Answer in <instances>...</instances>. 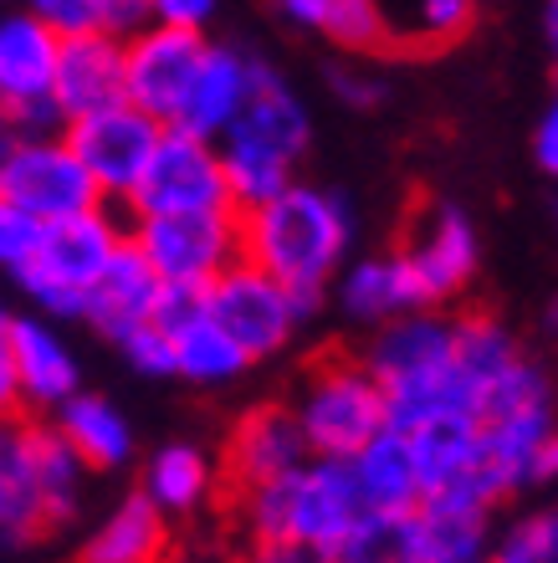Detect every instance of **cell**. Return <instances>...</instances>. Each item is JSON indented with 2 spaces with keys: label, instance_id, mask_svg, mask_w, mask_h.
Here are the masks:
<instances>
[{
  "label": "cell",
  "instance_id": "1",
  "mask_svg": "<svg viewBox=\"0 0 558 563\" xmlns=\"http://www.w3.org/2000/svg\"><path fill=\"white\" fill-rule=\"evenodd\" d=\"M471 420H477V461L456 497L497 507L502 497L544 487L554 476V385L533 358H523L492 389H482L471 405Z\"/></svg>",
  "mask_w": 558,
  "mask_h": 563
},
{
  "label": "cell",
  "instance_id": "2",
  "mask_svg": "<svg viewBox=\"0 0 558 563\" xmlns=\"http://www.w3.org/2000/svg\"><path fill=\"white\" fill-rule=\"evenodd\" d=\"M236 221H241V262L313 297H324V287L353 246L349 200L318 190V185H297V179L262 206L241 210Z\"/></svg>",
  "mask_w": 558,
  "mask_h": 563
},
{
  "label": "cell",
  "instance_id": "3",
  "mask_svg": "<svg viewBox=\"0 0 558 563\" xmlns=\"http://www.w3.org/2000/svg\"><path fill=\"white\" fill-rule=\"evenodd\" d=\"M359 518L364 503L349 461L308 456L297 472L241 492V528L251 543H297L313 553H333Z\"/></svg>",
  "mask_w": 558,
  "mask_h": 563
},
{
  "label": "cell",
  "instance_id": "4",
  "mask_svg": "<svg viewBox=\"0 0 558 563\" xmlns=\"http://www.w3.org/2000/svg\"><path fill=\"white\" fill-rule=\"evenodd\" d=\"M364 369L384 389L390 430H411L441 410H467L451 358V318L430 308L390 318L369 343Z\"/></svg>",
  "mask_w": 558,
  "mask_h": 563
},
{
  "label": "cell",
  "instance_id": "5",
  "mask_svg": "<svg viewBox=\"0 0 558 563\" xmlns=\"http://www.w3.org/2000/svg\"><path fill=\"white\" fill-rule=\"evenodd\" d=\"M129 231V216L118 206H92L83 216L42 225L36 252L26 256V267L15 272L21 292L46 312V318H83V297H88L92 277L103 272L113 246Z\"/></svg>",
  "mask_w": 558,
  "mask_h": 563
},
{
  "label": "cell",
  "instance_id": "6",
  "mask_svg": "<svg viewBox=\"0 0 558 563\" xmlns=\"http://www.w3.org/2000/svg\"><path fill=\"white\" fill-rule=\"evenodd\" d=\"M287 410L297 416L308 456H328V461H349L359 445H369L390 426L384 389L374 385L364 358H349V354L318 358L303 374V385H297V405H287Z\"/></svg>",
  "mask_w": 558,
  "mask_h": 563
},
{
  "label": "cell",
  "instance_id": "7",
  "mask_svg": "<svg viewBox=\"0 0 558 563\" xmlns=\"http://www.w3.org/2000/svg\"><path fill=\"white\" fill-rule=\"evenodd\" d=\"M313 312H318V297L282 287L251 262H231L216 282H206V318L221 323V333L251 364L282 354Z\"/></svg>",
  "mask_w": 558,
  "mask_h": 563
},
{
  "label": "cell",
  "instance_id": "8",
  "mask_svg": "<svg viewBox=\"0 0 558 563\" xmlns=\"http://www.w3.org/2000/svg\"><path fill=\"white\" fill-rule=\"evenodd\" d=\"M129 241L164 287H206L231 262H241V221H236V210L133 216Z\"/></svg>",
  "mask_w": 558,
  "mask_h": 563
},
{
  "label": "cell",
  "instance_id": "9",
  "mask_svg": "<svg viewBox=\"0 0 558 563\" xmlns=\"http://www.w3.org/2000/svg\"><path fill=\"white\" fill-rule=\"evenodd\" d=\"M123 216H190V210H231V190L221 175V154L206 139L164 129L144 175L123 200Z\"/></svg>",
  "mask_w": 558,
  "mask_h": 563
},
{
  "label": "cell",
  "instance_id": "10",
  "mask_svg": "<svg viewBox=\"0 0 558 563\" xmlns=\"http://www.w3.org/2000/svg\"><path fill=\"white\" fill-rule=\"evenodd\" d=\"M0 200H11L15 210H26L31 221H67L83 210L103 206L98 185L88 169L77 164L67 139H11L6 159H0Z\"/></svg>",
  "mask_w": 558,
  "mask_h": 563
},
{
  "label": "cell",
  "instance_id": "11",
  "mask_svg": "<svg viewBox=\"0 0 558 563\" xmlns=\"http://www.w3.org/2000/svg\"><path fill=\"white\" fill-rule=\"evenodd\" d=\"M160 134H164V123L144 119V113L129 103H113V108H103V113L73 119L62 129L67 148L77 154V164L88 169V179L98 185V195H103V206H123V200H129V190L139 185V175H144L149 154L160 144Z\"/></svg>",
  "mask_w": 558,
  "mask_h": 563
},
{
  "label": "cell",
  "instance_id": "12",
  "mask_svg": "<svg viewBox=\"0 0 558 563\" xmlns=\"http://www.w3.org/2000/svg\"><path fill=\"white\" fill-rule=\"evenodd\" d=\"M200 57H206V36L200 31L149 21L139 36L123 42V103L169 129Z\"/></svg>",
  "mask_w": 558,
  "mask_h": 563
},
{
  "label": "cell",
  "instance_id": "13",
  "mask_svg": "<svg viewBox=\"0 0 558 563\" xmlns=\"http://www.w3.org/2000/svg\"><path fill=\"white\" fill-rule=\"evenodd\" d=\"M400 256L411 262L415 282L426 287L430 308L446 297L467 292V282L477 277V225L461 206H426L415 216L411 236L400 246Z\"/></svg>",
  "mask_w": 558,
  "mask_h": 563
},
{
  "label": "cell",
  "instance_id": "14",
  "mask_svg": "<svg viewBox=\"0 0 558 563\" xmlns=\"http://www.w3.org/2000/svg\"><path fill=\"white\" fill-rule=\"evenodd\" d=\"M251 88H256V57L236 52V46L206 42V57H200V67H195L190 88H185V98H179L169 129L216 144V139L236 123V113L247 108Z\"/></svg>",
  "mask_w": 558,
  "mask_h": 563
},
{
  "label": "cell",
  "instance_id": "15",
  "mask_svg": "<svg viewBox=\"0 0 558 563\" xmlns=\"http://www.w3.org/2000/svg\"><path fill=\"white\" fill-rule=\"evenodd\" d=\"M52 103L67 123L123 103V42L103 31L62 36L57 67H52Z\"/></svg>",
  "mask_w": 558,
  "mask_h": 563
},
{
  "label": "cell",
  "instance_id": "16",
  "mask_svg": "<svg viewBox=\"0 0 558 563\" xmlns=\"http://www.w3.org/2000/svg\"><path fill=\"white\" fill-rule=\"evenodd\" d=\"M308 461V441L297 430V416L287 405H256L236 420L231 445H226V472L241 492L277 482V476L297 472Z\"/></svg>",
  "mask_w": 558,
  "mask_h": 563
},
{
  "label": "cell",
  "instance_id": "17",
  "mask_svg": "<svg viewBox=\"0 0 558 563\" xmlns=\"http://www.w3.org/2000/svg\"><path fill=\"white\" fill-rule=\"evenodd\" d=\"M0 339L21 385V405L57 410L67 395H77V354L46 318H6Z\"/></svg>",
  "mask_w": 558,
  "mask_h": 563
},
{
  "label": "cell",
  "instance_id": "18",
  "mask_svg": "<svg viewBox=\"0 0 558 563\" xmlns=\"http://www.w3.org/2000/svg\"><path fill=\"white\" fill-rule=\"evenodd\" d=\"M308 108L297 103V92L287 88L277 77V67H266L256 57V88H251L247 108L236 113V123L226 129L216 144H247V148H262L272 159L293 164L303 148H308Z\"/></svg>",
  "mask_w": 558,
  "mask_h": 563
},
{
  "label": "cell",
  "instance_id": "19",
  "mask_svg": "<svg viewBox=\"0 0 558 563\" xmlns=\"http://www.w3.org/2000/svg\"><path fill=\"white\" fill-rule=\"evenodd\" d=\"M160 302V277L149 272V262L133 252L129 231L103 262V272L92 277L88 297H83V323H92L103 339H129L139 323H149V312Z\"/></svg>",
  "mask_w": 558,
  "mask_h": 563
},
{
  "label": "cell",
  "instance_id": "20",
  "mask_svg": "<svg viewBox=\"0 0 558 563\" xmlns=\"http://www.w3.org/2000/svg\"><path fill=\"white\" fill-rule=\"evenodd\" d=\"M411 528L420 563H486V549H492V507L456 492L420 497Z\"/></svg>",
  "mask_w": 558,
  "mask_h": 563
},
{
  "label": "cell",
  "instance_id": "21",
  "mask_svg": "<svg viewBox=\"0 0 558 563\" xmlns=\"http://www.w3.org/2000/svg\"><path fill=\"white\" fill-rule=\"evenodd\" d=\"M400 435L411 445L420 497L456 492L467 482L471 461H477V420H471V410H441V416L420 420V426L400 430Z\"/></svg>",
  "mask_w": 558,
  "mask_h": 563
},
{
  "label": "cell",
  "instance_id": "22",
  "mask_svg": "<svg viewBox=\"0 0 558 563\" xmlns=\"http://www.w3.org/2000/svg\"><path fill=\"white\" fill-rule=\"evenodd\" d=\"M57 42L31 11H15L0 21V113L15 103L52 98V67H57Z\"/></svg>",
  "mask_w": 558,
  "mask_h": 563
},
{
  "label": "cell",
  "instance_id": "23",
  "mask_svg": "<svg viewBox=\"0 0 558 563\" xmlns=\"http://www.w3.org/2000/svg\"><path fill=\"white\" fill-rule=\"evenodd\" d=\"M52 430L73 445V456L88 466V472H113L133 456V430L129 420L118 416V405H108L103 395H67V400L52 410Z\"/></svg>",
  "mask_w": 558,
  "mask_h": 563
},
{
  "label": "cell",
  "instance_id": "24",
  "mask_svg": "<svg viewBox=\"0 0 558 563\" xmlns=\"http://www.w3.org/2000/svg\"><path fill=\"white\" fill-rule=\"evenodd\" d=\"M169 553V522L144 492H129L88 533L77 563H160Z\"/></svg>",
  "mask_w": 558,
  "mask_h": 563
},
{
  "label": "cell",
  "instance_id": "25",
  "mask_svg": "<svg viewBox=\"0 0 558 563\" xmlns=\"http://www.w3.org/2000/svg\"><path fill=\"white\" fill-rule=\"evenodd\" d=\"M451 358H456V379H461V395H467V410L477 405L482 389H492L507 369L523 364V343L507 323H497L492 312H467V318H451Z\"/></svg>",
  "mask_w": 558,
  "mask_h": 563
},
{
  "label": "cell",
  "instance_id": "26",
  "mask_svg": "<svg viewBox=\"0 0 558 563\" xmlns=\"http://www.w3.org/2000/svg\"><path fill=\"white\" fill-rule=\"evenodd\" d=\"M349 472H353V487H359L364 512H415L420 507L415 461L400 430L384 426L369 445H359L349 456Z\"/></svg>",
  "mask_w": 558,
  "mask_h": 563
},
{
  "label": "cell",
  "instance_id": "27",
  "mask_svg": "<svg viewBox=\"0 0 558 563\" xmlns=\"http://www.w3.org/2000/svg\"><path fill=\"white\" fill-rule=\"evenodd\" d=\"M343 308L353 312V318H364V323H390V318H400V312H420L430 308L426 287L415 282L411 262L405 256H364V262H353L349 272H343Z\"/></svg>",
  "mask_w": 558,
  "mask_h": 563
},
{
  "label": "cell",
  "instance_id": "28",
  "mask_svg": "<svg viewBox=\"0 0 558 563\" xmlns=\"http://www.w3.org/2000/svg\"><path fill=\"white\" fill-rule=\"evenodd\" d=\"M149 503L160 507L164 518H185L195 507L210 503V492H216V472H210V461L200 445L190 441H169L160 445L144 466V487H139Z\"/></svg>",
  "mask_w": 558,
  "mask_h": 563
},
{
  "label": "cell",
  "instance_id": "29",
  "mask_svg": "<svg viewBox=\"0 0 558 563\" xmlns=\"http://www.w3.org/2000/svg\"><path fill=\"white\" fill-rule=\"evenodd\" d=\"M390 52H441L477 21V0H380Z\"/></svg>",
  "mask_w": 558,
  "mask_h": 563
},
{
  "label": "cell",
  "instance_id": "30",
  "mask_svg": "<svg viewBox=\"0 0 558 563\" xmlns=\"http://www.w3.org/2000/svg\"><path fill=\"white\" fill-rule=\"evenodd\" d=\"M42 503H36V476H31V420H0V538L42 533Z\"/></svg>",
  "mask_w": 558,
  "mask_h": 563
},
{
  "label": "cell",
  "instance_id": "31",
  "mask_svg": "<svg viewBox=\"0 0 558 563\" xmlns=\"http://www.w3.org/2000/svg\"><path fill=\"white\" fill-rule=\"evenodd\" d=\"M31 476H36V503H42L46 528L73 522L77 503H83V476H88V466L73 456V445L62 441L52 426H31Z\"/></svg>",
  "mask_w": 558,
  "mask_h": 563
},
{
  "label": "cell",
  "instance_id": "32",
  "mask_svg": "<svg viewBox=\"0 0 558 563\" xmlns=\"http://www.w3.org/2000/svg\"><path fill=\"white\" fill-rule=\"evenodd\" d=\"M169 349H175V374L190 379V385H231L236 374L251 369V358L226 339L221 323H210L206 312H195L190 323H179L169 333Z\"/></svg>",
  "mask_w": 558,
  "mask_h": 563
},
{
  "label": "cell",
  "instance_id": "33",
  "mask_svg": "<svg viewBox=\"0 0 558 563\" xmlns=\"http://www.w3.org/2000/svg\"><path fill=\"white\" fill-rule=\"evenodd\" d=\"M328 559L333 563H420L411 512H364Z\"/></svg>",
  "mask_w": 558,
  "mask_h": 563
},
{
  "label": "cell",
  "instance_id": "34",
  "mask_svg": "<svg viewBox=\"0 0 558 563\" xmlns=\"http://www.w3.org/2000/svg\"><path fill=\"white\" fill-rule=\"evenodd\" d=\"M318 31H328L343 52H359V57H380V52H390V31H384L380 0H324V21H318Z\"/></svg>",
  "mask_w": 558,
  "mask_h": 563
},
{
  "label": "cell",
  "instance_id": "35",
  "mask_svg": "<svg viewBox=\"0 0 558 563\" xmlns=\"http://www.w3.org/2000/svg\"><path fill=\"white\" fill-rule=\"evenodd\" d=\"M486 563H558V518L554 512H528L502 538H492Z\"/></svg>",
  "mask_w": 558,
  "mask_h": 563
},
{
  "label": "cell",
  "instance_id": "36",
  "mask_svg": "<svg viewBox=\"0 0 558 563\" xmlns=\"http://www.w3.org/2000/svg\"><path fill=\"white\" fill-rule=\"evenodd\" d=\"M36 241H42V221H31L26 210L0 200V272L15 277V272L26 267V256L36 252Z\"/></svg>",
  "mask_w": 558,
  "mask_h": 563
},
{
  "label": "cell",
  "instance_id": "37",
  "mask_svg": "<svg viewBox=\"0 0 558 563\" xmlns=\"http://www.w3.org/2000/svg\"><path fill=\"white\" fill-rule=\"evenodd\" d=\"M118 349L129 354V364L149 379H169L175 374V349H169V333H160L154 323H139L129 339H118Z\"/></svg>",
  "mask_w": 558,
  "mask_h": 563
},
{
  "label": "cell",
  "instance_id": "38",
  "mask_svg": "<svg viewBox=\"0 0 558 563\" xmlns=\"http://www.w3.org/2000/svg\"><path fill=\"white\" fill-rule=\"evenodd\" d=\"M26 11L36 15L52 36H83V31H98V0H26Z\"/></svg>",
  "mask_w": 558,
  "mask_h": 563
},
{
  "label": "cell",
  "instance_id": "39",
  "mask_svg": "<svg viewBox=\"0 0 558 563\" xmlns=\"http://www.w3.org/2000/svg\"><path fill=\"white\" fill-rule=\"evenodd\" d=\"M62 129H67V119L57 113V103H52V98L6 108V139H57Z\"/></svg>",
  "mask_w": 558,
  "mask_h": 563
},
{
  "label": "cell",
  "instance_id": "40",
  "mask_svg": "<svg viewBox=\"0 0 558 563\" xmlns=\"http://www.w3.org/2000/svg\"><path fill=\"white\" fill-rule=\"evenodd\" d=\"M149 0H98V31L113 36V42H129L149 26Z\"/></svg>",
  "mask_w": 558,
  "mask_h": 563
},
{
  "label": "cell",
  "instance_id": "41",
  "mask_svg": "<svg viewBox=\"0 0 558 563\" xmlns=\"http://www.w3.org/2000/svg\"><path fill=\"white\" fill-rule=\"evenodd\" d=\"M328 88H333L343 103H353V108H374L384 98V82H380V77L359 73V67H328Z\"/></svg>",
  "mask_w": 558,
  "mask_h": 563
},
{
  "label": "cell",
  "instance_id": "42",
  "mask_svg": "<svg viewBox=\"0 0 558 563\" xmlns=\"http://www.w3.org/2000/svg\"><path fill=\"white\" fill-rule=\"evenodd\" d=\"M149 15H154L160 26L206 31V21L216 15V0H149Z\"/></svg>",
  "mask_w": 558,
  "mask_h": 563
},
{
  "label": "cell",
  "instance_id": "43",
  "mask_svg": "<svg viewBox=\"0 0 558 563\" xmlns=\"http://www.w3.org/2000/svg\"><path fill=\"white\" fill-rule=\"evenodd\" d=\"M241 563H333V559L313 549H297V543H251Z\"/></svg>",
  "mask_w": 558,
  "mask_h": 563
},
{
  "label": "cell",
  "instance_id": "44",
  "mask_svg": "<svg viewBox=\"0 0 558 563\" xmlns=\"http://www.w3.org/2000/svg\"><path fill=\"white\" fill-rule=\"evenodd\" d=\"M533 159H538V169H548V175L558 169V108H548L544 119H538V134H533Z\"/></svg>",
  "mask_w": 558,
  "mask_h": 563
},
{
  "label": "cell",
  "instance_id": "45",
  "mask_svg": "<svg viewBox=\"0 0 558 563\" xmlns=\"http://www.w3.org/2000/svg\"><path fill=\"white\" fill-rule=\"evenodd\" d=\"M21 410H26V405H21V385H15L11 354H6V339H0V420H15Z\"/></svg>",
  "mask_w": 558,
  "mask_h": 563
},
{
  "label": "cell",
  "instance_id": "46",
  "mask_svg": "<svg viewBox=\"0 0 558 563\" xmlns=\"http://www.w3.org/2000/svg\"><path fill=\"white\" fill-rule=\"evenodd\" d=\"M277 11L293 21V26H318L324 21V0H277Z\"/></svg>",
  "mask_w": 558,
  "mask_h": 563
},
{
  "label": "cell",
  "instance_id": "47",
  "mask_svg": "<svg viewBox=\"0 0 558 563\" xmlns=\"http://www.w3.org/2000/svg\"><path fill=\"white\" fill-rule=\"evenodd\" d=\"M544 31H548V46H554V31H558V5L548 0V11H544Z\"/></svg>",
  "mask_w": 558,
  "mask_h": 563
},
{
  "label": "cell",
  "instance_id": "48",
  "mask_svg": "<svg viewBox=\"0 0 558 563\" xmlns=\"http://www.w3.org/2000/svg\"><path fill=\"white\" fill-rule=\"evenodd\" d=\"M6 144H11V139H0V159H6Z\"/></svg>",
  "mask_w": 558,
  "mask_h": 563
},
{
  "label": "cell",
  "instance_id": "49",
  "mask_svg": "<svg viewBox=\"0 0 558 563\" xmlns=\"http://www.w3.org/2000/svg\"><path fill=\"white\" fill-rule=\"evenodd\" d=\"M6 318H11V312H6V308H0V328H6Z\"/></svg>",
  "mask_w": 558,
  "mask_h": 563
},
{
  "label": "cell",
  "instance_id": "50",
  "mask_svg": "<svg viewBox=\"0 0 558 563\" xmlns=\"http://www.w3.org/2000/svg\"><path fill=\"white\" fill-rule=\"evenodd\" d=\"M0 139H6V113H0Z\"/></svg>",
  "mask_w": 558,
  "mask_h": 563
}]
</instances>
